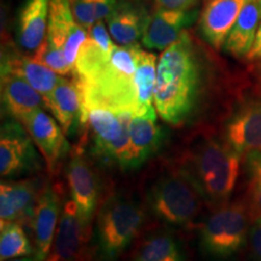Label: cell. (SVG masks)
<instances>
[{
  "label": "cell",
  "mask_w": 261,
  "mask_h": 261,
  "mask_svg": "<svg viewBox=\"0 0 261 261\" xmlns=\"http://www.w3.org/2000/svg\"><path fill=\"white\" fill-rule=\"evenodd\" d=\"M135 114L129 109L83 102L81 122L89 123L94 152L100 158L116 162L121 168L128 150L129 122Z\"/></svg>",
  "instance_id": "5b68a950"
},
{
  "label": "cell",
  "mask_w": 261,
  "mask_h": 261,
  "mask_svg": "<svg viewBox=\"0 0 261 261\" xmlns=\"http://www.w3.org/2000/svg\"><path fill=\"white\" fill-rule=\"evenodd\" d=\"M70 3H71V0H70Z\"/></svg>",
  "instance_id": "e575fe53"
},
{
  "label": "cell",
  "mask_w": 261,
  "mask_h": 261,
  "mask_svg": "<svg viewBox=\"0 0 261 261\" xmlns=\"http://www.w3.org/2000/svg\"><path fill=\"white\" fill-rule=\"evenodd\" d=\"M3 107L12 119L22 125L27 119L45 106L44 98L18 75L2 71Z\"/></svg>",
  "instance_id": "2e32d148"
},
{
  "label": "cell",
  "mask_w": 261,
  "mask_h": 261,
  "mask_svg": "<svg viewBox=\"0 0 261 261\" xmlns=\"http://www.w3.org/2000/svg\"><path fill=\"white\" fill-rule=\"evenodd\" d=\"M156 73H158L156 56L154 54H150L140 48L135 75L138 114L154 109L152 103H154Z\"/></svg>",
  "instance_id": "cb8c5ba5"
},
{
  "label": "cell",
  "mask_w": 261,
  "mask_h": 261,
  "mask_svg": "<svg viewBox=\"0 0 261 261\" xmlns=\"http://www.w3.org/2000/svg\"><path fill=\"white\" fill-rule=\"evenodd\" d=\"M226 142L241 155L261 152V99L247 103L231 117Z\"/></svg>",
  "instance_id": "7c38bea8"
},
{
  "label": "cell",
  "mask_w": 261,
  "mask_h": 261,
  "mask_svg": "<svg viewBox=\"0 0 261 261\" xmlns=\"http://www.w3.org/2000/svg\"><path fill=\"white\" fill-rule=\"evenodd\" d=\"M202 195L185 171L163 175L148 195L151 213L173 226H185L197 217Z\"/></svg>",
  "instance_id": "277c9868"
},
{
  "label": "cell",
  "mask_w": 261,
  "mask_h": 261,
  "mask_svg": "<svg viewBox=\"0 0 261 261\" xmlns=\"http://www.w3.org/2000/svg\"><path fill=\"white\" fill-rule=\"evenodd\" d=\"M247 58L250 61L260 60L261 58V23L259 29H257L255 41H254L252 50H250L249 54L247 55Z\"/></svg>",
  "instance_id": "d6a6232c"
},
{
  "label": "cell",
  "mask_w": 261,
  "mask_h": 261,
  "mask_svg": "<svg viewBox=\"0 0 261 261\" xmlns=\"http://www.w3.org/2000/svg\"><path fill=\"white\" fill-rule=\"evenodd\" d=\"M90 227L79 213L73 198L63 205L47 261H83Z\"/></svg>",
  "instance_id": "ba28073f"
},
{
  "label": "cell",
  "mask_w": 261,
  "mask_h": 261,
  "mask_svg": "<svg viewBox=\"0 0 261 261\" xmlns=\"http://www.w3.org/2000/svg\"><path fill=\"white\" fill-rule=\"evenodd\" d=\"M247 166L249 172V211L253 220L261 218V152L247 155Z\"/></svg>",
  "instance_id": "4316f807"
},
{
  "label": "cell",
  "mask_w": 261,
  "mask_h": 261,
  "mask_svg": "<svg viewBox=\"0 0 261 261\" xmlns=\"http://www.w3.org/2000/svg\"><path fill=\"white\" fill-rule=\"evenodd\" d=\"M195 15L190 11L155 10L146 19L142 37L143 45L152 50H166L180 38L184 28L191 23Z\"/></svg>",
  "instance_id": "4fadbf2b"
},
{
  "label": "cell",
  "mask_w": 261,
  "mask_h": 261,
  "mask_svg": "<svg viewBox=\"0 0 261 261\" xmlns=\"http://www.w3.org/2000/svg\"><path fill=\"white\" fill-rule=\"evenodd\" d=\"M32 58L60 75H69L75 71V67L67 61L63 52L50 44L46 38L35 50Z\"/></svg>",
  "instance_id": "83f0119b"
},
{
  "label": "cell",
  "mask_w": 261,
  "mask_h": 261,
  "mask_svg": "<svg viewBox=\"0 0 261 261\" xmlns=\"http://www.w3.org/2000/svg\"><path fill=\"white\" fill-rule=\"evenodd\" d=\"M50 0H25L17 21V42L21 48L35 52L47 34Z\"/></svg>",
  "instance_id": "ffe728a7"
},
{
  "label": "cell",
  "mask_w": 261,
  "mask_h": 261,
  "mask_svg": "<svg viewBox=\"0 0 261 261\" xmlns=\"http://www.w3.org/2000/svg\"><path fill=\"white\" fill-rule=\"evenodd\" d=\"M119 3L116 0H94L97 21H104L112 16Z\"/></svg>",
  "instance_id": "1f68e13d"
},
{
  "label": "cell",
  "mask_w": 261,
  "mask_h": 261,
  "mask_svg": "<svg viewBox=\"0 0 261 261\" xmlns=\"http://www.w3.org/2000/svg\"><path fill=\"white\" fill-rule=\"evenodd\" d=\"M241 154L228 144L210 139L192 158L191 169L185 171L202 197L214 204L226 203L240 173Z\"/></svg>",
  "instance_id": "7a4b0ae2"
},
{
  "label": "cell",
  "mask_w": 261,
  "mask_h": 261,
  "mask_svg": "<svg viewBox=\"0 0 261 261\" xmlns=\"http://www.w3.org/2000/svg\"><path fill=\"white\" fill-rule=\"evenodd\" d=\"M48 110L60 123L64 133H69L83 116V91L79 81L60 77L56 89L46 103Z\"/></svg>",
  "instance_id": "44dd1931"
},
{
  "label": "cell",
  "mask_w": 261,
  "mask_h": 261,
  "mask_svg": "<svg viewBox=\"0 0 261 261\" xmlns=\"http://www.w3.org/2000/svg\"><path fill=\"white\" fill-rule=\"evenodd\" d=\"M137 2H138V0H137Z\"/></svg>",
  "instance_id": "d590c367"
},
{
  "label": "cell",
  "mask_w": 261,
  "mask_h": 261,
  "mask_svg": "<svg viewBox=\"0 0 261 261\" xmlns=\"http://www.w3.org/2000/svg\"><path fill=\"white\" fill-rule=\"evenodd\" d=\"M87 33L75 19L70 0H50L46 39L63 52L73 67L76 63L81 46L87 39Z\"/></svg>",
  "instance_id": "9c48e42d"
},
{
  "label": "cell",
  "mask_w": 261,
  "mask_h": 261,
  "mask_svg": "<svg viewBox=\"0 0 261 261\" xmlns=\"http://www.w3.org/2000/svg\"><path fill=\"white\" fill-rule=\"evenodd\" d=\"M144 211L122 197L109 198L99 210L96 224V248L100 261H116L138 234Z\"/></svg>",
  "instance_id": "3957f363"
},
{
  "label": "cell",
  "mask_w": 261,
  "mask_h": 261,
  "mask_svg": "<svg viewBox=\"0 0 261 261\" xmlns=\"http://www.w3.org/2000/svg\"><path fill=\"white\" fill-rule=\"evenodd\" d=\"M71 9L75 19L89 32L97 22L94 0H71Z\"/></svg>",
  "instance_id": "f1b7e54d"
},
{
  "label": "cell",
  "mask_w": 261,
  "mask_h": 261,
  "mask_svg": "<svg viewBox=\"0 0 261 261\" xmlns=\"http://www.w3.org/2000/svg\"><path fill=\"white\" fill-rule=\"evenodd\" d=\"M61 218V198L56 188H45L39 194L32 212V230L34 236V254L39 261H46Z\"/></svg>",
  "instance_id": "30bf717a"
},
{
  "label": "cell",
  "mask_w": 261,
  "mask_h": 261,
  "mask_svg": "<svg viewBox=\"0 0 261 261\" xmlns=\"http://www.w3.org/2000/svg\"><path fill=\"white\" fill-rule=\"evenodd\" d=\"M249 244L253 257L255 261H261V218L253 220L249 228Z\"/></svg>",
  "instance_id": "f546056e"
},
{
  "label": "cell",
  "mask_w": 261,
  "mask_h": 261,
  "mask_svg": "<svg viewBox=\"0 0 261 261\" xmlns=\"http://www.w3.org/2000/svg\"><path fill=\"white\" fill-rule=\"evenodd\" d=\"M33 252L34 249L19 223H11L2 227L0 260L8 261L22 256H29Z\"/></svg>",
  "instance_id": "484cf974"
},
{
  "label": "cell",
  "mask_w": 261,
  "mask_h": 261,
  "mask_svg": "<svg viewBox=\"0 0 261 261\" xmlns=\"http://www.w3.org/2000/svg\"><path fill=\"white\" fill-rule=\"evenodd\" d=\"M11 261H39L37 257H35V259H32V257H17V259H14V260H11Z\"/></svg>",
  "instance_id": "836d02e7"
},
{
  "label": "cell",
  "mask_w": 261,
  "mask_h": 261,
  "mask_svg": "<svg viewBox=\"0 0 261 261\" xmlns=\"http://www.w3.org/2000/svg\"><path fill=\"white\" fill-rule=\"evenodd\" d=\"M200 69L190 37L180 38L160 56L156 73L154 104L163 121L178 125L194 109L197 97Z\"/></svg>",
  "instance_id": "6da1fadb"
},
{
  "label": "cell",
  "mask_w": 261,
  "mask_h": 261,
  "mask_svg": "<svg viewBox=\"0 0 261 261\" xmlns=\"http://www.w3.org/2000/svg\"><path fill=\"white\" fill-rule=\"evenodd\" d=\"M156 10H178L189 11L196 4V0H154Z\"/></svg>",
  "instance_id": "4dcf8cb0"
},
{
  "label": "cell",
  "mask_w": 261,
  "mask_h": 261,
  "mask_svg": "<svg viewBox=\"0 0 261 261\" xmlns=\"http://www.w3.org/2000/svg\"><path fill=\"white\" fill-rule=\"evenodd\" d=\"M261 19V0H247L224 46L234 57H247L252 50Z\"/></svg>",
  "instance_id": "7402d4cb"
},
{
  "label": "cell",
  "mask_w": 261,
  "mask_h": 261,
  "mask_svg": "<svg viewBox=\"0 0 261 261\" xmlns=\"http://www.w3.org/2000/svg\"><path fill=\"white\" fill-rule=\"evenodd\" d=\"M247 0H211L201 15V32L214 48L226 41Z\"/></svg>",
  "instance_id": "e0dca14e"
},
{
  "label": "cell",
  "mask_w": 261,
  "mask_h": 261,
  "mask_svg": "<svg viewBox=\"0 0 261 261\" xmlns=\"http://www.w3.org/2000/svg\"><path fill=\"white\" fill-rule=\"evenodd\" d=\"M128 135V150L122 169H136L159 151L165 138L162 127L156 121L155 109L135 114Z\"/></svg>",
  "instance_id": "8fae6325"
},
{
  "label": "cell",
  "mask_w": 261,
  "mask_h": 261,
  "mask_svg": "<svg viewBox=\"0 0 261 261\" xmlns=\"http://www.w3.org/2000/svg\"><path fill=\"white\" fill-rule=\"evenodd\" d=\"M23 127L28 130L35 146L44 158L48 171L52 172L67 149L64 130L57 120L52 119L42 109L29 116Z\"/></svg>",
  "instance_id": "5bb4252c"
},
{
  "label": "cell",
  "mask_w": 261,
  "mask_h": 261,
  "mask_svg": "<svg viewBox=\"0 0 261 261\" xmlns=\"http://www.w3.org/2000/svg\"><path fill=\"white\" fill-rule=\"evenodd\" d=\"M180 244L174 237L158 233L140 246L133 261H184Z\"/></svg>",
  "instance_id": "d4e9b609"
},
{
  "label": "cell",
  "mask_w": 261,
  "mask_h": 261,
  "mask_svg": "<svg viewBox=\"0 0 261 261\" xmlns=\"http://www.w3.org/2000/svg\"><path fill=\"white\" fill-rule=\"evenodd\" d=\"M148 15L142 9L123 2L117 4L115 11L107 19L110 37L117 45L129 46L143 37Z\"/></svg>",
  "instance_id": "603a6c76"
},
{
  "label": "cell",
  "mask_w": 261,
  "mask_h": 261,
  "mask_svg": "<svg viewBox=\"0 0 261 261\" xmlns=\"http://www.w3.org/2000/svg\"><path fill=\"white\" fill-rule=\"evenodd\" d=\"M37 182L33 179L5 181L0 185V224L22 223L32 217L37 202Z\"/></svg>",
  "instance_id": "ac0fdd59"
},
{
  "label": "cell",
  "mask_w": 261,
  "mask_h": 261,
  "mask_svg": "<svg viewBox=\"0 0 261 261\" xmlns=\"http://www.w3.org/2000/svg\"><path fill=\"white\" fill-rule=\"evenodd\" d=\"M249 236V215L242 203L225 204L205 220L201 228V247L217 260L234 255Z\"/></svg>",
  "instance_id": "8992f818"
},
{
  "label": "cell",
  "mask_w": 261,
  "mask_h": 261,
  "mask_svg": "<svg viewBox=\"0 0 261 261\" xmlns=\"http://www.w3.org/2000/svg\"><path fill=\"white\" fill-rule=\"evenodd\" d=\"M28 130L17 120H8L0 135V174L19 177L40 168L38 152Z\"/></svg>",
  "instance_id": "52a82bcc"
},
{
  "label": "cell",
  "mask_w": 261,
  "mask_h": 261,
  "mask_svg": "<svg viewBox=\"0 0 261 261\" xmlns=\"http://www.w3.org/2000/svg\"><path fill=\"white\" fill-rule=\"evenodd\" d=\"M2 71L16 74L24 79L34 90H37L44 98L45 106L56 89L60 76L50 68L39 63L33 58H28L17 52L3 54Z\"/></svg>",
  "instance_id": "d6986e66"
},
{
  "label": "cell",
  "mask_w": 261,
  "mask_h": 261,
  "mask_svg": "<svg viewBox=\"0 0 261 261\" xmlns=\"http://www.w3.org/2000/svg\"><path fill=\"white\" fill-rule=\"evenodd\" d=\"M68 184L79 213L85 223L90 226L98 200V184L92 168L87 160L76 152L71 156L67 169Z\"/></svg>",
  "instance_id": "9a60e30c"
}]
</instances>
